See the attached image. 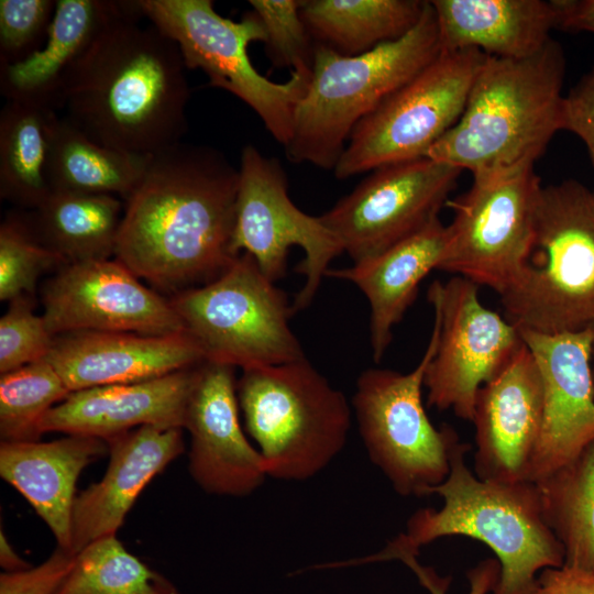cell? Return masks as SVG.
Instances as JSON below:
<instances>
[{
  "label": "cell",
  "instance_id": "obj_44",
  "mask_svg": "<svg viewBox=\"0 0 594 594\" xmlns=\"http://www.w3.org/2000/svg\"><path fill=\"white\" fill-rule=\"evenodd\" d=\"M592 372H593V381H594V344L592 349Z\"/></svg>",
  "mask_w": 594,
  "mask_h": 594
},
{
  "label": "cell",
  "instance_id": "obj_17",
  "mask_svg": "<svg viewBox=\"0 0 594 594\" xmlns=\"http://www.w3.org/2000/svg\"><path fill=\"white\" fill-rule=\"evenodd\" d=\"M518 330L543 380L542 428L528 476L537 483L594 441V329L557 334Z\"/></svg>",
  "mask_w": 594,
  "mask_h": 594
},
{
  "label": "cell",
  "instance_id": "obj_11",
  "mask_svg": "<svg viewBox=\"0 0 594 594\" xmlns=\"http://www.w3.org/2000/svg\"><path fill=\"white\" fill-rule=\"evenodd\" d=\"M485 57L472 48L441 52L355 125L333 168L336 177L426 157L463 113Z\"/></svg>",
  "mask_w": 594,
  "mask_h": 594
},
{
  "label": "cell",
  "instance_id": "obj_15",
  "mask_svg": "<svg viewBox=\"0 0 594 594\" xmlns=\"http://www.w3.org/2000/svg\"><path fill=\"white\" fill-rule=\"evenodd\" d=\"M461 172L429 157L380 166L318 217L359 263L439 218Z\"/></svg>",
  "mask_w": 594,
  "mask_h": 594
},
{
  "label": "cell",
  "instance_id": "obj_21",
  "mask_svg": "<svg viewBox=\"0 0 594 594\" xmlns=\"http://www.w3.org/2000/svg\"><path fill=\"white\" fill-rule=\"evenodd\" d=\"M110 461L98 483L80 492L72 517V553L116 536L147 483L184 451L183 428L146 425L106 440Z\"/></svg>",
  "mask_w": 594,
  "mask_h": 594
},
{
  "label": "cell",
  "instance_id": "obj_19",
  "mask_svg": "<svg viewBox=\"0 0 594 594\" xmlns=\"http://www.w3.org/2000/svg\"><path fill=\"white\" fill-rule=\"evenodd\" d=\"M543 380L524 343L476 396L474 473L498 482L528 481L543 419Z\"/></svg>",
  "mask_w": 594,
  "mask_h": 594
},
{
  "label": "cell",
  "instance_id": "obj_6",
  "mask_svg": "<svg viewBox=\"0 0 594 594\" xmlns=\"http://www.w3.org/2000/svg\"><path fill=\"white\" fill-rule=\"evenodd\" d=\"M499 296L518 329H594V190L575 179L541 186L531 246Z\"/></svg>",
  "mask_w": 594,
  "mask_h": 594
},
{
  "label": "cell",
  "instance_id": "obj_14",
  "mask_svg": "<svg viewBox=\"0 0 594 594\" xmlns=\"http://www.w3.org/2000/svg\"><path fill=\"white\" fill-rule=\"evenodd\" d=\"M479 287L454 276L427 293L438 342L426 371L427 405L472 421L480 388L496 377L522 346L516 326L483 306Z\"/></svg>",
  "mask_w": 594,
  "mask_h": 594
},
{
  "label": "cell",
  "instance_id": "obj_26",
  "mask_svg": "<svg viewBox=\"0 0 594 594\" xmlns=\"http://www.w3.org/2000/svg\"><path fill=\"white\" fill-rule=\"evenodd\" d=\"M441 52L477 50L522 58L541 50L556 29V11L543 0H431Z\"/></svg>",
  "mask_w": 594,
  "mask_h": 594
},
{
  "label": "cell",
  "instance_id": "obj_32",
  "mask_svg": "<svg viewBox=\"0 0 594 594\" xmlns=\"http://www.w3.org/2000/svg\"><path fill=\"white\" fill-rule=\"evenodd\" d=\"M54 594H179L158 572L131 554L116 536L95 540L75 556Z\"/></svg>",
  "mask_w": 594,
  "mask_h": 594
},
{
  "label": "cell",
  "instance_id": "obj_13",
  "mask_svg": "<svg viewBox=\"0 0 594 594\" xmlns=\"http://www.w3.org/2000/svg\"><path fill=\"white\" fill-rule=\"evenodd\" d=\"M295 245L305 253L296 271L306 279L292 304L294 312L310 305L329 264L343 250L319 217L305 213L292 201L279 161L245 145L239 166L232 252L250 254L275 283L285 275Z\"/></svg>",
  "mask_w": 594,
  "mask_h": 594
},
{
  "label": "cell",
  "instance_id": "obj_31",
  "mask_svg": "<svg viewBox=\"0 0 594 594\" xmlns=\"http://www.w3.org/2000/svg\"><path fill=\"white\" fill-rule=\"evenodd\" d=\"M536 484L544 519L563 548V565L594 574V441Z\"/></svg>",
  "mask_w": 594,
  "mask_h": 594
},
{
  "label": "cell",
  "instance_id": "obj_28",
  "mask_svg": "<svg viewBox=\"0 0 594 594\" xmlns=\"http://www.w3.org/2000/svg\"><path fill=\"white\" fill-rule=\"evenodd\" d=\"M425 6L420 0H301L300 14L316 45L356 56L404 36Z\"/></svg>",
  "mask_w": 594,
  "mask_h": 594
},
{
  "label": "cell",
  "instance_id": "obj_7",
  "mask_svg": "<svg viewBox=\"0 0 594 594\" xmlns=\"http://www.w3.org/2000/svg\"><path fill=\"white\" fill-rule=\"evenodd\" d=\"M237 389L270 477L308 480L344 448L352 407L306 358L244 370Z\"/></svg>",
  "mask_w": 594,
  "mask_h": 594
},
{
  "label": "cell",
  "instance_id": "obj_22",
  "mask_svg": "<svg viewBox=\"0 0 594 594\" xmlns=\"http://www.w3.org/2000/svg\"><path fill=\"white\" fill-rule=\"evenodd\" d=\"M199 366L143 382L72 392L46 413L40 432L57 431L108 440L146 425L184 429Z\"/></svg>",
  "mask_w": 594,
  "mask_h": 594
},
{
  "label": "cell",
  "instance_id": "obj_39",
  "mask_svg": "<svg viewBox=\"0 0 594 594\" xmlns=\"http://www.w3.org/2000/svg\"><path fill=\"white\" fill-rule=\"evenodd\" d=\"M563 130L582 140L594 167V65L564 96Z\"/></svg>",
  "mask_w": 594,
  "mask_h": 594
},
{
  "label": "cell",
  "instance_id": "obj_10",
  "mask_svg": "<svg viewBox=\"0 0 594 594\" xmlns=\"http://www.w3.org/2000/svg\"><path fill=\"white\" fill-rule=\"evenodd\" d=\"M438 323L426 351L408 373L369 369L360 374L352 398L359 432L372 463L402 496H426L450 472L461 442L450 425L436 428L422 403L427 364L437 348Z\"/></svg>",
  "mask_w": 594,
  "mask_h": 594
},
{
  "label": "cell",
  "instance_id": "obj_8",
  "mask_svg": "<svg viewBox=\"0 0 594 594\" xmlns=\"http://www.w3.org/2000/svg\"><path fill=\"white\" fill-rule=\"evenodd\" d=\"M170 304L205 361L244 371L305 358L289 326L293 305L248 253L213 280L179 292Z\"/></svg>",
  "mask_w": 594,
  "mask_h": 594
},
{
  "label": "cell",
  "instance_id": "obj_24",
  "mask_svg": "<svg viewBox=\"0 0 594 594\" xmlns=\"http://www.w3.org/2000/svg\"><path fill=\"white\" fill-rule=\"evenodd\" d=\"M107 452L106 440L85 435L50 442L1 441L0 475L28 499L58 547L72 553L76 482L88 464Z\"/></svg>",
  "mask_w": 594,
  "mask_h": 594
},
{
  "label": "cell",
  "instance_id": "obj_29",
  "mask_svg": "<svg viewBox=\"0 0 594 594\" xmlns=\"http://www.w3.org/2000/svg\"><path fill=\"white\" fill-rule=\"evenodd\" d=\"M53 109L7 101L0 113V195L37 208L52 193L48 167L55 123Z\"/></svg>",
  "mask_w": 594,
  "mask_h": 594
},
{
  "label": "cell",
  "instance_id": "obj_16",
  "mask_svg": "<svg viewBox=\"0 0 594 594\" xmlns=\"http://www.w3.org/2000/svg\"><path fill=\"white\" fill-rule=\"evenodd\" d=\"M55 337L76 331L168 336L185 331L170 300L145 287L119 260L67 263L43 289Z\"/></svg>",
  "mask_w": 594,
  "mask_h": 594
},
{
  "label": "cell",
  "instance_id": "obj_12",
  "mask_svg": "<svg viewBox=\"0 0 594 594\" xmlns=\"http://www.w3.org/2000/svg\"><path fill=\"white\" fill-rule=\"evenodd\" d=\"M540 189L534 165L474 177L466 193L446 204L453 219L438 271L501 295L531 246Z\"/></svg>",
  "mask_w": 594,
  "mask_h": 594
},
{
  "label": "cell",
  "instance_id": "obj_3",
  "mask_svg": "<svg viewBox=\"0 0 594 594\" xmlns=\"http://www.w3.org/2000/svg\"><path fill=\"white\" fill-rule=\"evenodd\" d=\"M470 450L469 443L460 442L447 479L430 490L429 495L443 501L439 509H418L406 531L382 551L348 565L418 556L437 539L462 536L483 542L496 556L499 576L492 594H528L542 570L562 566L563 548L544 519L538 485L480 479L466 464Z\"/></svg>",
  "mask_w": 594,
  "mask_h": 594
},
{
  "label": "cell",
  "instance_id": "obj_1",
  "mask_svg": "<svg viewBox=\"0 0 594 594\" xmlns=\"http://www.w3.org/2000/svg\"><path fill=\"white\" fill-rule=\"evenodd\" d=\"M238 187L239 168L215 147L180 142L152 154L124 200L116 258L164 289L213 280L237 257Z\"/></svg>",
  "mask_w": 594,
  "mask_h": 594
},
{
  "label": "cell",
  "instance_id": "obj_37",
  "mask_svg": "<svg viewBox=\"0 0 594 594\" xmlns=\"http://www.w3.org/2000/svg\"><path fill=\"white\" fill-rule=\"evenodd\" d=\"M56 1H0V65L15 64L38 51L48 35Z\"/></svg>",
  "mask_w": 594,
  "mask_h": 594
},
{
  "label": "cell",
  "instance_id": "obj_36",
  "mask_svg": "<svg viewBox=\"0 0 594 594\" xmlns=\"http://www.w3.org/2000/svg\"><path fill=\"white\" fill-rule=\"evenodd\" d=\"M53 341L43 315L33 311L29 297L10 301L0 319V373L44 360Z\"/></svg>",
  "mask_w": 594,
  "mask_h": 594
},
{
  "label": "cell",
  "instance_id": "obj_5",
  "mask_svg": "<svg viewBox=\"0 0 594 594\" xmlns=\"http://www.w3.org/2000/svg\"><path fill=\"white\" fill-rule=\"evenodd\" d=\"M440 53L430 1L408 33L363 54L343 56L316 45L310 82L284 146L286 156L333 170L355 125Z\"/></svg>",
  "mask_w": 594,
  "mask_h": 594
},
{
  "label": "cell",
  "instance_id": "obj_27",
  "mask_svg": "<svg viewBox=\"0 0 594 594\" xmlns=\"http://www.w3.org/2000/svg\"><path fill=\"white\" fill-rule=\"evenodd\" d=\"M123 210L116 196L53 190L26 221L68 263L108 260L116 254Z\"/></svg>",
  "mask_w": 594,
  "mask_h": 594
},
{
  "label": "cell",
  "instance_id": "obj_35",
  "mask_svg": "<svg viewBox=\"0 0 594 594\" xmlns=\"http://www.w3.org/2000/svg\"><path fill=\"white\" fill-rule=\"evenodd\" d=\"M249 2L264 29L265 50L272 64L290 72H311L316 43L300 14L301 0Z\"/></svg>",
  "mask_w": 594,
  "mask_h": 594
},
{
  "label": "cell",
  "instance_id": "obj_33",
  "mask_svg": "<svg viewBox=\"0 0 594 594\" xmlns=\"http://www.w3.org/2000/svg\"><path fill=\"white\" fill-rule=\"evenodd\" d=\"M72 392L45 359L0 377L1 441H36L46 413Z\"/></svg>",
  "mask_w": 594,
  "mask_h": 594
},
{
  "label": "cell",
  "instance_id": "obj_43",
  "mask_svg": "<svg viewBox=\"0 0 594 594\" xmlns=\"http://www.w3.org/2000/svg\"><path fill=\"white\" fill-rule=\"evenodd\" d=\"M0 564L4 572H13L30 568V564L21 559L13 550L3 531L0 532Z\"/></svg>",
  "mask_w": 594,
  "mask_h": 594
},
{
  "label": "cell",
  "instance_id": "obj_4",
  "mask_svg": "<svg viewBox=\"0 0 594 594\" xmlns=\"http://www.w3.org/2000/svg\"><path fill=\"white\" fill-rule=\"evenodd\" d=\"M565 57L551 38L522 58L486 55L458 122L427 156L474 177L535 165L563 130Z\"/></svg>",
  "mask_w": 594,
  "mask_h": 594
},
{
  "label": "cell",
  "instance_id": "obj_2",
  "mask_svg": "<svg viewBox=\"0 0 594 594\" xmlns=\"http://www.w3.org/2000/svg\"><path fill=\"white\" fill-rule=\"evenodd\" d=\"M142 19L140 0L125 1L72 76L62 109L95 142L152 155L180 143L190 88L178 45Z\"/></svg>",
  "mask_w": 594,
  "mask_h": 594
},
{
  "label": "cell",
  "instance_id": "obj_34",
  "mask_svg": "<svg viewBox=\"0 0 594 594\" xmlns=\"http://www.w3.org/2000/svg\"><path fill=\"white\" fill-rule=\"evenodd\" d=\"M68 262L44 245L26 219L11 216L0 226V299L12 301L33 294L38 277Z\"/></svg>",
  "mask_w": 594,
  "mask_h": 594
},
{
  "label": "cell",
  "instance_id": "obj_23",
  "mask_svg": "<svg viewBox=\"0 0 594 594\" xmlns=\"http://www.w3.org/2000/svg\"><path fill=\"white\" fill-rule=\"evenodd\" d=\"M124 3L57 0L43 46L24 61L0 65V91L7 101L62 109L72 76Z\"/></svg>",
  "mask_w": 594,
  "mask_h": 594
},
{
  "label": "cell",
  "instance_id": "obj_30",
  "mask_svg": "<svg viewBox=\"0 0 594 594\" xmlns=\"http://www.w3.org/2000/svg\"><path fill=\"white\" fill-rule=\"evenodd\" d=\"M150 156L99 144L58 117L48 167L52 191L111 195L125 200L142 179Z\"/></svg>",
  "mask_w": 594,
  "mask_h": 594
},
{
  "label": "cell",
  "instance_id": "obj_40",
  "mask_svg": "<svg viewBox=\"0 0 594 594\" xmlns=\"http://www.w3.org/2000/svg\"><path fill=\"white\" fill-rule=\"evenodd\" d=\"M397 560L406 564L416 574L420 584L430 594H448L451 582L450 578H442L433 569L419 564L417 556L405 553L400 554ZM498 576L499 563L496 559L481 561L468 573L470 581L469 594H488L493 592Z\"/></svg>",
  "mask_w": 594,
  "mask_h": 594
},
{
  "label": "cell",
  "instance_id": "obj_20",
  "mask_svg": "<svg viewBox=\"0 0 594 594\" xmlns=\"http://www.w3.org/2000/svg\"><path fill=\"white\" fill-rule=\"evenodd\" d=\"M45 360L70 392L143 382L205 362L186 331L168 336L76 331L54 337Z\"/></svg>",
  "mask_w": 594,
  "mask_h": 594
},
{
  "label": "cell",
  "instance_id": "obj_42",
  "mask_svg": "<svg viewBox=\"0 0 594 594\" xmlns=\"http://www.w3.org/2000/svg\"><path fill=\"white\" fill-rule=\"evenodd\" d=\"M556 29L594 33V0H552Z\"/></svg>",
  "mask_w": 594,
  "mask_h": 594
},
{
  "label": "cell",
  "instance_id": "obj_38",
  "mask_svg": "<svg viewBox=\"0 0 594 594\" xmlns=\"http://www.w3.org/2000/svg\"><path fill=\"white\" fill-rule=\"evenodd\" d=\"M74 561V554L58 547L37 566L1 573L0 594H54L70 572Z\"/></svg>",
  "mask_w": 594,
  "mask_h": 594
},
{
  "label": "cell",
  "instance_id": "obj_25",
  "mask_svg": "<svg viewBox=\"0 0 594 594\" xmlns=\"http://www.w3.org/2000/svg\"><path fill=\"white\" fill-rule=\"evenodd\" d=\"M448 240L440 218L382 253L346 268H329L326 276L353 283L371 308L373 360L380 362L393 339V329L416 298L419 284L438 270Z\"/></svg>",
  "mask_w": 594,
  "mask_h": 594
},
{
  "label": "cell",
  "instance_id": "obj_18",
  "mask_svg": "<svg viewBox=\"0 0 594 594\" xmlns=\"http://www.w3.org/2000/svg\"><path fill=\"white\" fill-rule=\"evenodd\" d=\"M235 367L205 361L190 394L184 428L191 438L189 472L207 493L245 496L267 475L265 460L239 420Z\"/></svg>",
  "mask_w": 594,
  "mask_h": 594
},
{
  "label": "cell",
  "instance_id": "obj_9",
  "mask_svg": "<svg viewBox=\"0 0 594 594\" xmlns=\"http://www.w3.org/2000/svg\"><path fill=\"white\" fill-rule=\"evenodd\" d=\"M140 6L144 19L178 45L186 68L201 69L210 86L254 110L277 142H289L311 72H290L287 81L275 82L255 69L248 46L264 43L265 32L253 11L233 21L221 16L211 0H140Z\"/></svg>",
  "mask_w": 594,
  "mask_h": 594
},
{
  "label": "cell",
  "instance_id": "obj_41",
  "mask_svg": "<svg viewBox=\"0 0 594 594\" xmlns=\"http://www.w3.org/2000/svg\"><path fill=\"white\" fill-rule=\"evenodd\" d=\"M528 594H594V574L565 565L548 568Z\"/></svg>",
  "mask_w": 594,
  "mask_h": 594
}]
</instances>
